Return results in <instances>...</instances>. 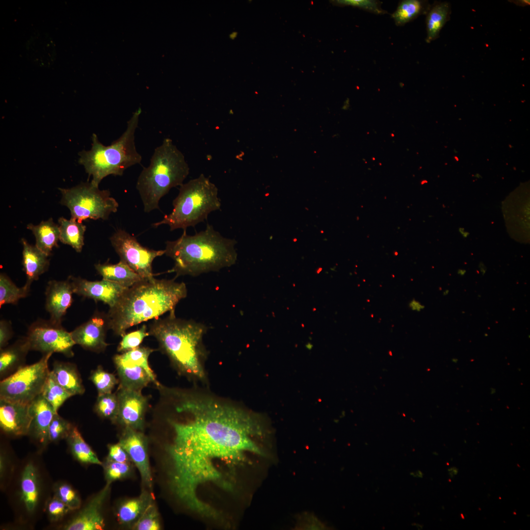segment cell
<instances>
[{
  "label": "cell",
  "mask_w": 530,
  "mask_h": 530,
  "mask_svg": "<svg viewBox=\"0 0 530 530\" xmlns=\"http://www.w3.org/2000/svg\"><path fill=\"white\" fill-rule=\"evenodd\" d=\"M179 409L191 418L171 423L174 437L167 449L170 485L187 507L205 514L200 489L212 484L231 490L249 456L264 454L256 440L261 430L250 414L212 399L187 400Z\"/></svg>",
  "instance_id": "1"
},
{
  "label": "cell",
  "mask_w": 530,
  "mask_h": 530,
  "mask_svg": "<svg viewBox=\"0 0 530 530\" xmlns=\"http://www.w3.org/2000/svg\"><path fill=\"white\" fill-rule=\"evenodd\" d=\"M184 282L174 279H143L126 289L106 314L109 329L122 337L130 327L169 312L175 314L180 300L187 296Z\"/></svg>",
  "instance_id": "2"
},
{
  "label": "cell",
  "mask_w": 530,
  "mask_h": 530,
  "mask_svg": "<svg viewBox=\"0 0 530 530\" xmlns=\"http://www.w3.org/2000/svg\"><path fill=\"white\" fill-rule=\"evenodd\" d=\"M236 243L235 239L224 237L208 224L204 230L194 235H188L184 230L176 240L166 241L165 254L173 260L171 271L177 276H197L235 264Z\"/></svg>",
  "instance_id": "3"
},
{
  "label": "cell",
  "mask_w": 530,
  "mask_h": 530,
  "mask_svg": "<svg viewBox=\"0 0 530 530\" xmlns=\"http://www.w3.org/2000/svg\"><path fill=\"white\" fill-rule=\"evenodd\" d=\"M149 329L150 335L157 339L161 350L180 371L196 378L204 377L205 351L202 339L207 330L205 325L169 314L155 319Z\"/></svg>",
  "instance_id": "4"
},
{
  "label": "cell",
  "mask_w": 530,
  "mask_h": 530,
  "mask_svg": "<svg viewBox=\"0 0 530 530\" xmlns=\"http://www.w3.org/2000/svg\"><path fill=\"white\" fill-rule=\"evenodd\" d=\"M189 172L183 154L171 139H164L155 149L150 164L143 167L136 182L144 211L150 212L159 209L161 198L172 188L182 185Z\"/></svg>",
  "instance_id": "5"
},
{
  "label": "cell",
  "mask_w": 530,
  "mask_h": 530,
  "mask_svg": "<svg viewBox=\"0 0 530 530\" xmlns=\"http://www.w3.org/2000/svg\"><path fill=\"white\" fill-rule=\"evenodd\" d=\"M141 113L139 107L128 121L125 131L110 145H104L93 133L90 150L79 153V162L84 166L89 178L92 177L90 182L94 186H99L107 176H122L129 167L140 163L142 157L136 149L135 132Z\"/></svg>",
  "instance_id": "6"
},
{
  "label": "cell",
  "mask_w": 530,
  "mask_h": 530,
  "mask_svg": "<svg viewBox=\"0 0 530 530\" xmlns=\"http://www.w3.org/2000/svg\"><path fill=\"white\" fill-rule=\"evenodd\" d=\"M172 205V212L153 223L154 227L165 224L171 231L186 230L203 222L211 212L221 207L217 187L203 174L181 185Z\"/></svg>",
  "instance_id": "7"
},
{
  "label": "cell",
  "mask_w": 530,
  "mask_h": 530,
  "mask_svg": "<svg viewBox=\"0 0 530 530\" xmlns=\"http://www.w3.org/2000/svg\"><path fill=\"white\" fill-rule=\"evenodd\" d=\"M58 189L62 195L61 204L69 209L71 218L80 222L88 219L106 220L118 210V203L109 191L100 190L91 182Z\"/></svg>",
  "instance_id": "8"
},
{
  "label": "cell",
  "mask_w": 530,
  "mask_h": 530,
  "mask_svg": "<svg viewBox=\"0 0 530 530\" xmlns=\"http://www.w3.org/2000/svg\"><path fill=\"white\" fill-rule=\"evenodd\" d=\"M53 354H44L38 362L24 366L0 382V399L30 404L41 395L49 375V360Z\"/></svg>",
  "instance_id": "9"
},
{
  "label": "cell",
  "mask_w": 530,
  "mask_h": 530,
  "mask_svg": "<svg viewBox=\"0 0 530 530\" xmlns=\"http://www.w3.org/2000/svg\"><path fill=\"white\" fill-rule=\"evenodd\" d=\"M30 350L42 352L60 353L71 357L74 355L73 348L76 344L71 332H68L61 324L50 319H39L29 327L26 337Z\"/></svg>",
  "instance_id": "10"
},
{
  "label": "cell",
  "mask_w": 530,
  "mask_h": 530,
  "mask_svg": "<svg viewBox=\"0 0 530 530\" xmlns=\"http://www.w3.org/2000/svg\"><path fill=\"white\" fill-rule=\"evenodd\" d=\"M110 241L120 260L144 279L154 278L152 264L158 257L165 254V250H155L145 247L136 238L122 229L117 230Z\"/></svg>",
  "instance_id": "11"
},
{
  "label": "cell",
  "mask_w": 530,
  "mask_h": 530,
  "mask_svg": "<svg viewBox=\"0 0 530 530\" xmlns=\"http://www.w3.org/2000/svg\"><path fill=\"white\" fill-rule=\"evenodd\" d=\"M118 443L127 451L131 461L138 470L144 487L152 491L153 477L146 437L139 430L125 427Z\"/></svg>",
  "instance_id": "12"
},
{
  "label": "cell",
  "mask_w": 530,
  "mask_h": 530,
  "mask_svg": "<svg viewBox=\"0 0 530 530\" xmlns=\"http://www.w3.org/2000/svg\"><path fill=\"white\" fill-rule=\"evenodd\" d=\"M141 391L119 388L116 394L119 401L117 422L124 427L139 431L143 428L148 400Z\"/></svg>",
  "instance_id": "13"
},
{
  "label": "cell",
  "mask_w": 530,
  "mask_h": 530,
  "mask_svg": "<svg viewBox=\"0 0 530 530\" xmlns=\"http://www.w3.org/2000/svg\"><path fill=\"white\" fill-rule=\"evenodd\" d=\"M108 329L106 314L97 312L87 321L71 332V334L76 344L99 353L104 351L109 345L106 342Z\"/></svg>",
  "instance_id": "14"
},
{
  "label": "cell",
  "mask_w": 530,
  "mask_h": 530,
  "mask_svg": "<svg viewBox=\"0 0 530 530\" xmlns=\"http://www.w3.org/2000/svg\"><path fill=\"white\" fill-rule=\"evenodd\" d=\"M74 293L95 301H102L113 307L126 288L115 282L102 279L100 281H91L80 277H69Z\"/></svg>",
  "instance_id": "15"
},
{
  "label": "cell",
  "mask_w": 530,
  "mask_h": 530,
  "mask_svg": "<svg viewBox=\"0 0 530 530\" xmlns=\"http://www.w3.org/2000/svg\"><path fill=\"white\" fill-rule=\"evenodd\" d=\"M111 483L93 496L86 505L64 527L66 530H101L105 526L102 508L110 489Z\"/></svg>",
  "instance_id": "16"
},
{
  "label": "cell",
  "mask_w": 530,
  "mask_h": 530,
  "mask_svg": "<svg viewBox=\"0 0 530 530\" xmlns=\"http://www.w3.org/2000/svg\"><path fill=\"white\" fill-rule=\"evenodd\" d=\"M30 404L0 399V426L2 431L13 436L28 434L32 420Z\"/></svg>",
  "instance_id": "17"
},
{
  "label": "cell",
  "mask_w": 530,
  "mask_h": 530,
  "mask_svg": "<svg viewBox=\"0 0 530 530\" xmlns=\"http://www.w3.org/2000/svg\"><path fill=\"white\" fill-rule=\"evenodd\" d=\"M74 293L72 283L65 281H50L46 288L45 308L52 321L61 324L64 316L73 302Z\"/></svg>",
  "instance_id": "18"
},
{
  "label": "cell",
  "mask_w": 530,
  "mask_h": 530,
  "mask_svg": "<svg viewBox=\"0 0 530 530\" xmlns=\"http://www.w3.org/2000/svg\"><path fill=\"white\" fill-rule=\"evenodd\" d=\"M30 410L32 420L28 434L45 445L49 442V426L57 412L41 395L31 402Z\"/></svg>",
  "instance_id": "19"
},
{
  "label": "cell",
  "mask_w": 530,
  "mask_h": 530,
  "mask_svg": "<svg viewBox=\"0 0 530 530\" xmlns=\"http://www.w3.org/2000/svg\"><path fill=\"white\" fill-rule=\"evenodd\" d=\"M21 242L22 265L26 277L24 285L30 288L31 283L48 270L50 263L48 256L35 245L29 244L24 238L21 239Z\"/></svg>",
  "instance_id": "20"
},
{
  "label": "cell",
  "mask_w": 530,
  "mask_h": 530,
  "mask_svg": "<svg viewBox=\"0 0 530 530\" xmlns=\"http://www.w3.org/2000/svg\"><path fill=\"white\" fill-rule=\"evenodd\" d=\"M113 361L120 381V387L141 391L152 380L142 367L124 359L120 354H116Z\"/></svg>",
  "instance_id": "21"
},
{
  "label": "cell",
  "mask_w": 530,
  "mask_h": 530,
  "mask_svg": "<svg viewBox=\"0 0 530 530\" xmlns=\"http://www.w3.org/2000/svg\"><path fill=\"white\" fill-rule=\"evenodd\" d=\"M29 345L26 337L14 344L0 349V375L7 377L24 366Z\"/></svg>",
  "instance_id": "22"
},
{
  "label": "cell",
  "mask_w": 530,
  "mask_h": 530,
  "mask_svg": "<svg viewBox=\"0 0 530 530\" xmlns=\"http://www.w3.org/2000/svg\"><path fill=\"white\" fill-rule=\"evenodd\" d=\"M154 501L152 491L144 488L139 496L125 500L118 506L116 511L118 522L124 525H133Z\"/></svg>",
  "instance_id": "23"
},
{
  "label": "cell",
  "mask_w": 530,
  "mask_h": 530,
  "mask_svg": "<svg viewBox=\"0 0 530 530\" xmlns=\"http://www.w3.org/2000/svg\"><path fill=\"white\" fill-rule=\"evenodd\" d=\"M95 267L103 279L115 282L126 288L146 279L121 260L116 264L99 263L95 265Z\"/></svg>",
  "instance_id": "24"
},
{
  "label": "cell",
  "mask_w": 530,
  "mask_h": 530,
  "mask_svg": "<svg viewBox=\"0 0 530 530\" xmlns=\"http://www.w3.org/2000/svg\"><path fill=\"white\" fill-rule=\"evenodd\" d=\"M51 372L56 381L72 396L84 393L85 388L75 364L55 361Z\"/></svg>",
  "instance_id": "25"
},
{
  "label": "cell",
  "mask_w": 530,
  "mask_h": 530,
  "mask_svg": "<svg viewBox=\"0 0 530 530\" xmlns=\"http://www.w3.org/2000/svg\"><path fill=\"white\" fill-rule=\"evenodd\" d=\"M26 228L32 232L35 238V246L48 257L54 247H58L59 228L52 218L41 221L38 225L28 224Z\"/></svg>",
  "instance_id": "26"
},
{
  "label": "cell",
  "mask_w": 530,
  "mask_h": 530,
  "mask_svg": "<svg viewBox=\"0 0 530 530\" xmlns=\"http://www.w3.org/2000/svg\"><path fill=\"white\" fill-rule=\"evenodd\" d=\"M451 6L446 1H435L426 13L425 41L429 43L437 39L440 31L450 19Z\"/></svg>",
  "instance_id": "27"
},
{
  "label": "cell",
  "mask_w": 530,
  "mask_h": 530,
  "mask_svg": "<svg viewBox=\"0 0 530 530\" xmlns=\"http://www.w3.org/2000/svg\"><path fill=\"white\" fill-rule=\"evenodd\" d=\"M59 240L63 244L71 246L77 252H80L84 245L86 226L73 218L67 219L63 217L58 219Z\"/></svg>",
  "instance_id": "28"
},
{
  "label": "cell",
  "mask_w": 530,
  "mask_h": 530,
  "mask_svg": "<svg viewBox=\"0 0 530 530\" xmlns=\"http://www.w3.org/2000/svg\"><path fill=\"white\" fill-rule=\"evenodd\" d=\"M21 499L29 512L35 509L39 499L37 474L35 466L31 463L24 468L21 481Z\"/></svg>",
  "instance_id": "29"
},
{
  "label": "cell",
  "mask_w": 530,
  "mask_h": 530,
  "mask_svg": "<svg viewBox=\"0 0 530 530\" xmlns=\"http://www.w3.org/2000/svg\"><path fill=\"white\" fill-rule=\"evenodd\" d=\"M430 6L426 0H402L399 1L391 17L397 26H403L420 15L426 14Z\"/></svg>",
  "instance_id": "30"
},
{
  "label": "cell",
  "mask_w": 530,
  "mask_h": 530,
  "mask_svg": "<svg viewBox=\"0 0 530 530\" xmlns=\"http://www.w3.org/2000/svg\"><path fill=\"white\" fill-rule=\"evenodd\" d=\"M66 439L73 455L78 461L83 464L103 465V463L84 441L77 427L73 426Z\"/></svg>",
  "instance_id": "31"
},
{
  "label": "cell",
  "mask_w": 530,
  "mask_h": 530,
  "mask_svg": "<svg viewBox=\"0 0 530 530\" xmlns=\"http://www.w3.org/2000/svg\"><path fill=\"white\" fill-rule=\"evenodd\" d=\"M30 288L24 285L17 287L5 274L0 275V307L3 305L16 304L21 298L26 297Z\"/></svg>",
  "instance_id": "32"
},
{
  "label": "cell",
  "mask_w": 530,
  "mask_h": 530,
  "mask_svg": "<svg viewBox=\"0 0 530 530\" xmlns=\"http://www.w3.org/2000/svg\"><path fill=\"white\" fill-rule=\"evenodd\" d=\"M41 395L57 413L63 403L72 396L56 381L51 371Z\"/></svg>",
  "instance_id": "33"
},
{
  "label": "cell",
  "mask_w": 530,
  "mask_h": 530,
  "mask_svg": "<svg viewBox=\"0 0 530 530\" xmlns=\"http://www.w3.org/2000/svg\"><path fill=\"white\" fill-rule=\"evenodd\" d=\"M95 409L101 417L117 422L119 413V401L116 394L111 393L98 395Z\"/></svg>",
  "instance_id": "34"
},
{
  "label": "cell",
  "mask_w": 530,
  "mask_h": 530,
  "mask_svg": "<svg viewBox=\"0 0 530 530\" xmlns=\"http://www.w3.org/2000/svg\"><path fill=\"white\" fill-rule=\"evenodd\" d=\"M154 351V349L148 347L139 346L123 352L120 355L124 359L143 368L150 376L152 382L157 386H159L160 384L157 380L156 377L150 367L148 362L149 357Z\"/></svg>",
  "instance_id": "35"
},
{
  "label": "cell",
  "mask_w": 530,
  "mask_h": 530,
  "mask_svg": "<svg viewBox=\"0 0 530 530\" xmlns=\"http://www.w3.org/2000/svg\"><path fill=\"white\" fill-rule=\"evenodd\" d=\"M89 379L95 385L98 395L112 393L119 382L115 375L105 371L101 366L92 371Z\"/></svg>",
  "instance_id": "36"
},
{
  "label": "cell",
  "mask_w": 530,
  "mask_h": 530,
  "mask_svg": "<svg viewBox=\"0 0 530 530\" xmlns=\"http://www.w3.org/2000/svg\"><path fill=\"white\" fill-rule=\"evenodd\" d=\"M136 530H159L161 529L159 514L154 501L151 503L132 525Z\"/></svg>",
  "instance_id": "37"
},
{
  "label": "cell",
  "mask_w": 530,
  "mask_h": 530,
  "mask_svg": "<svg viewBox=\"0 0 530 530\" xmlns=\"http://www.w3.org/2000/svg\"><path fill=\"white\" fill-rule=\"evenodd\" d=\"M106 482H112L128 477L132 473L131 463H123L106 460L103 464Z\"/></svg>",
  "instance_id": "38"
},
{
  "label": "cell",
  "mask_w": 530,
  "mask_h": 530,
  "mask_svg": "<svg viewBox=\"0 0 530 530\" xmlns=\"http://www.w3.org/2000/svg\"><path fill=\"white\" fill-rule=\"evenodd\" d=\"M73 426L70 422L60 416L57 413L55 414L49 427V442H57L66 439Z\"/></svg>",
  "instance_id": "39"
},
{
  "label": "cell",
  "mask_w": 530,
  "mask_h": 530,
  "mask_svg": "<svg viewBox=\"0 0 530 530\" xmlns=\"http://www.w3.org/2000/svg\"><path fill=\"white\" fill-rule=\"evenodd\" d=\"M147 329L146 325L143 324L139 329L125 334L122 337L117 351L125 352L139 347L143 339L150 335Z\"/></svg>",
  "instance_id": "40"
},
{
  "label": "cell",
  "mask_w": 530,
  "mask_h": 530,
  "mask_svg": "<svg viewBox=\"0 0 530 530\" xmlns=\"http://www.w3.org/2000/svg\"><path fill=\"white\" fill-rule=\"evenodd\" d=\"M55 496L64 503L71 510L80 508L81 500L78 493L69 485L62 483L55 488Z\"/></svg>",
  "instance_id": "41"
},
{
  "label": "cell",
  "mask_w": 530,
  "mask_h": 530,
  "mask_svg": "<svg viewBox=\"0 0 530 530\" xmlns=\"http://www.w3.org/2000/svg\"><path fill=\"white\" fill-rule=\"evenodd\" d=\"M334 3L340 6H351L358 7L369 12L383 15L387 11L381 7L382 2L375 0H337Z\"/></svg>",
  "instance_id": "42"
},
{
  "label": "cell",
  "mask_w": 530,
  "mask_h": 530,
  "mask_svg": "<svg viewBox=\"0 0 530 530\" xmlns=\"http://www.w3.org/2000/svg\"><path fill=\"white\" fill-rule=\"evenodd\" d=\"M46 509L49 518L52 521H58L71 510L55 496L48 501Z\"/></svg>",
  "instance_id": "43"
},
{
  "label": "cell",
  "mask_w": 530,
  "mask_h": 530,
  "mask_svg": "<svg viewBox=\"0 0 530 530\" xmlns=\"http://www.w3.org/2000/svg\"><path fill=\"white\" fill-rule=\"evenodd\" d=\"M106 460L123 463H131V459L125 450L119 443L108 446Z\"/></svg>",
  "instance_id": "44"
},
{
  "label": "cell",
  "mask_w": 530,
  "mask_h": 530,
  "mask_svg": "<svg viewBox=\"0 0 530 530\" xmlns=\"http://www.w3.org/2000/svg\"><path fill=\"white\" fill-rule=\"evenodd\" d=\"M13 334L11 323L5 319L0 321V349L7 346Z\"/></svg>",
  "instance_id": "45"
},
{
  "label": "cell",
  "mask_w": 530,
  "mask_h": 530,
  "mask_svg": "<svg viewBox=\"0 0 530 530\" xmlns=\"http://www.w3.org/2000/svg\"><path fill=\"white\" fill-rule=\"evenodd\" d=\"M408 307L411 310L417 312H420L425 308V306L421 302L413 298L408 303Z\"/></svg>",
  "instance_id": "46"
},
{
  "label": "cell",
  "mask_w": 530,
  "mask_h": 530,
  "mask_svg": "<svg viewBox=\"0 0 530 530\" xmlns=\"http://www.w3.org/2000/svg\"><path fill=\"white\" fill-rule=\"evenodd\" d=\"M458 473V469L455 467H452L448 469V473L451 478L455 477Z\"/></svg>",
  "instance_id": "47"
},
{
  "label": "cell",
  "mask_w": 530,
  "mask_h": 530,
  "mask_svg": "<svg viewBox=\"0 0 530 530\" xmlns=\"http://www.w3.org/2000/svg\"><path fill=\"white\" fill-rule=\"evenodd\" d=\"M479 268L480 272L482 275H484L486 271V268L483 264L480 263L479 265Z\"/></svg>",
  "instance_id": "48"
},
{
  "label": "cell",
  "mask_w": 530,
  "mask_h": 530,
  "mask_svg": "<svg viewBox=\"0 0 530 530\" xmlns=\"http://www.w3.org/2000/svg\"><path fill=\"white\" fill-rule=\"evenodd\" d=\"M413 476L416 477H423V474L420 471H417L411 474Z\"/></svg>",
  "instance_id": "49"
},
{
  "label": "cell",
  "mask_w": 530,
  "mask_h": 530,
  "mask_svg": "<svg viewBox=\"0 0 530 530\" xmlns=\"http://www.w3.org/2000/svg\"><path fill=\"white\" fill-rule=\"evenodd\" d=\"M466 272V270L463 269H459L457 270V273L460 276H464Z\"/></svg>",
  "instance_id": "50"
},
{
  "label": "cell",
  "mask_w": 530,
  "mask_h": 530,
  "mask_svg": "<svg viewBox=\"0 0 530 530\" xmlns=\"http://www.w3.org/2000/svg\"><path fill=\"white\" fill-rule=\"evenodd\" d=\"M449 292H450L449 290H448V289L445 290L443 292V296H447V295L449 294Z\"/></svg>",
  "instance_id": "51"
}]
</instances>
